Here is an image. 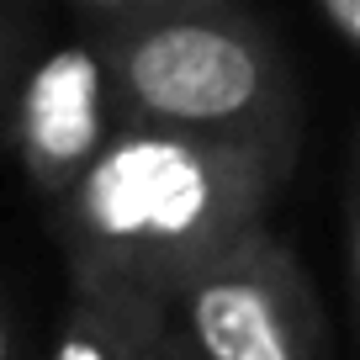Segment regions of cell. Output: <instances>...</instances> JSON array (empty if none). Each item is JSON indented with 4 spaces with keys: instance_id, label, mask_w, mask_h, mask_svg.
<instances>
[{
    "instance_id": "obj_1",
    "label": "cell",
    "mask_w": 360,
    "mask_h": 360,
    "mask_svg": "<svg viewBox=\"0 0 360 360\" xmlns=\"http://www.w3.org/2000/svg\"><path fill=\"white\" fill-rule=\"evenodd\" d=\"M297 154L265 143L122 122L90 169L53 202L69 286L133 281L175 297L228 238L265 223Z\"/></svg>"
},
{
    "instance_id": "obj_2",
    "label": "cell",
    "mask_w": 360,
    "mask_h": 360,
    "mask_svg": "<svg viewBox=\"0 0 360 360\" xmlns=\"http://www.w3.org/2000/svg\"><path fill=\"white\" fill-rule=\"evenodd\" d=\"M96 37L122 122L265 143L281 154L302 148L297 79L276 37L238 0H169Z\"/></svg>"
},
{
    "instance_id": "obj_3",
    "label": "cell",
    "mask_w": 360,
    "mask_h": 360,
    "mask_svg": "<svg viewBox=\"0 0 360 360\" xmlns=\"http://www.w3.org/2000/svg\"><path fill=\"white\" fill-rule=\"evenodd\" d=\"M196 360H328V323L302 259L270 223L228 238L169 297Z\"/></svg>"
},
{
    "instance_id": "obj_4",
    "label": "cell",
    "mask_w": 360,
    "mask_h": 360,
    "mask_svg": "<svg viewBox=\"0 0 360 360\" xmlns=\"http://www.w3.org/2000/svg\"><path fill=\"white\" fill-rule=\"evenodd\" d=\"M117 127L122 112H117L112 69L90 27L69 43L27 53L0 117V138L11 143L22 175L48 207L90 169V159L112 143Z\"/></svg>"
},
{
    "instance_id": "obj_5",
    "label": "cell",
    "mask_w": 360,
    "mask_h": 360,
    "mask_svg": "<svg viewBox=\"0 0 360 360\" xmlns=\"http://www.w3.org/2000/svg\"><path fill=\"white\" fill-rule=\"evenodd\" d=\"M175 345V307L165 292L133 281L75 286L48 360H165Z\"/></svg>"
},
{
    "instance_id": "obj_6",
    "label": "cell",
    "mask_w": 360,
    "mask_h": 360,
    "mask_svg": "<svg viewBox=\"0 0 360 360\" xmlns=\"http://www.w3.org/2000/svg\"><path fill=\"white\" fill-rule=\"evenodd\" d=\"M345 286H349V307H355V328H360V133L345 159Z\"/></svg>"
},
{
    "instance_id": "obj_7",
    "label": "cell",
    "mask_w": 360,
    "mask_h": 360,
    "mask_svg": "<svg viewBox=\"0 0 360 360\" xmlns=\"http://www.w3.org/2000/svg\"><path fill=\"white\" fill-rule=\"evenodd\" d=\"M22 0H0V117H6V101H11V85L27 64V48H22Z\"/></svg>"
},
{
    "instance_id": "obj_8",
    "label": "cell",
    "mask_w": 360,
    "mask_h": 360,
    "mask_svg": "<svg viewBox=\"0 0 360 360\" xmlns=\"http://www.w3.org/2000/svg\"><path fill=\"white\" fill-rule=\"evenodd\" d=\"M79 11V22L90 27V32H106V27L117 22H133V16L154 11V6H169V0H69Z\"/></svg>"
},
{
    "instance_id": "obj_9",
    "label": "cell",
    "mask_w": 360,
    "mask_h": 360,
    "mask_svg": "<svg viewBox=\"0 0 360 360\" xmlns=\"http://www.w3.org/2000/svg\"><path fill=\"white\" fill-rule=\"evenodd\" d=\"M318 11H323V22L334 27L339 43L360 58V0H318Z\"/></svg>"
},
{
    "instance_id": "obj_10",
    "label": "cell",
    "mask_w": 360,
    "mask_h": 360,
    "mask_svg": "<svg viewBox=\"0 0 360 360\" xmlns=\"http://www.w3.org/2000/svg\"><path fill=\"white\" fill-rule=\"evenodd\" d=\"M0 360H22L16 355V334H11V323H6V307H0Z\"/></svg>"
},
{
    "instance_id": "obj_11",
    "label": "cell",
    "mask_w": 360,
    "mask_h": 360,
    "mask_svg": "<svg viewBox=\"0 0 360 360\" xmlns=\"http://www.w3.org/2000/svg\"><path fill=\"white\" fill-rule=\"evenodd\" d=\"M165 360H196L191 349H186V339H180V328H175V345H169V355Z\"/></svg>"
}]
</instances>
